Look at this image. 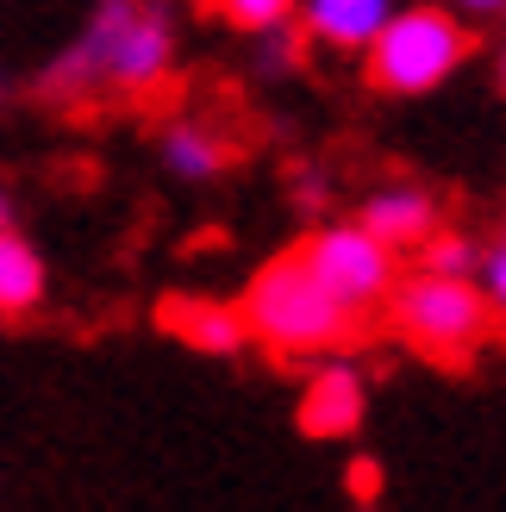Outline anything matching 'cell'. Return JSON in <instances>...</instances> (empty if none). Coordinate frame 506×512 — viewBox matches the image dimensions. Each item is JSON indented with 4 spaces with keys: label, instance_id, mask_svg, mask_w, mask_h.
<instances>
[{
    "label": "cell",
    "instance_id": "6da1fadb",
    "mask_svg": "<svg viewBox=\"0 0 506 512\" xmlns=\"http://www.w3.org/2000/svg\"><path fill=\"white\" fill-rule=\"evenodd\" d=\"M169 19L144 13L132 0H107L75 50L57 69H44V100H100V94H150L169 75Z\"/></svg>",
    "mask_w": 506,
    "mask_h": 512
},
{
    "label": "cell",
    "instance_id": "7a4b0ae2",
    "mask_svg": "<svg viewBox=\"0 0 506 512\" xmlns=\"http://www.w3.org/2000/svg\"><path fill=\"white\" fill-rule=\"evenodd\" d=\"M238 313H244V325L257 331L269 350H282V356L344 350V344H357L369 331V319L350 313V306L307 269L300 250H288V256H275V263L257 269V281H250V294H244Z\"/></svg>",
    "mask_w": 506,
    "mask_h": 512
},
{
    "label": "cell",
    "instance_id": "3957f363",
    "mask_svg": "<svg viewBox=\"0 0 506 512\" xmlns=\"http://www.w3.org/2000/svg\"><path fill=\"white\" fill-rule=\"evenodd\" d=\"M388 319L419 356H432V363H469L475 344H482L488 325H494V306H488V294H475L463 275L425 269V275L400 281L388 294Z\"/></svg>",
    "mask_w": 506,
    "mask_h": 512
},
{
    "label": "cell",
    "instance_id": "277c9868",
    "mask_svg": "<svg viewBox=\"0 0 506 512\" xmlns=\"http://www.w3.org/2000/svg\"><path fill=\"white\" fill-rule=\"evenodd\" d=\"M363 50H369V82L382 94H425L469 57L475 38L444 7H407V13H388L382 32Z\"/></svg>",
    "mask_w": 506,
    "mask_h": 512
},
{
    "label": "cell",
    "instance_id": "5b68a950",
    "mask_svg": "<svg viewBox=\"0 0 506 512\" xmlns=\"http://www.w3.org/2000/svg\"><path fill=\"white\" fill-rule=\"evenodd\" d=\"M300 256H307V269L332 288L357 319L382 313L388 294H394V250L363 232V225H338V232H319L300 244Z\"/></svg>",
    "mask_w": 506,
    "mask_h": 512
},
{
    "label": "cell",
    "instance_id": "8992f818",
    "mask_svg": "<svg viewBox=\"0 0 506 512\" xmlns=\"http://www.w3.org/2000/svg\"><path fill=\"white\" fill-rule=\"evenodd\" d=\"M157 319H163V331H175L188 350H207V356H232V350H244V338H250L244 313H238V306H225V300L169 294Z\"/></svg>",
    "mask_w": 506,
    "mask_h": 512
},
{
    "label": "cell",
    "instance_id": "52a82bcc",
    "mask_svg": "<svg viewBox=\"0 0 506 512\" xmlns=\"http://www.w3.org/2000/svg\"><path fill=\"white\" fill-rule=\"evenodd\" d=\"M363 425V381L350 369H319L307 400H300V431L307 438H350Z\"/></svg>",
    "mask_w": 506,
    "mask_h": 512
},
{
    "label": "cell",
    "instance_id": "ba28073f",
    "mask_svg": "<svg viewBox=\"0 0 506 512\" xmlns=\"http://www.w3.org/2000/svg\"><path fill=\"white\" fill-rule=\"evenodd\" d=\"M363 232H375L388 250H413L438 232V213H432V200L413 194V188H388V194H375L369 200V213H363Z\"/></svg>",
    "mask_w": 506,
    "mask_h": 512
},
{
    "label": "cell",
    "instance_id": "9c48e42d",
    "mask_svg": "<svg viewBox=\"0 0 506 512\" xmlns=\"http://www.w3.org/2000/svg\"><path fill=\"white\" fill-rule=\"evenodd\" d=\"M388 19V0H307V25L313 38L338 44V50H363Z\"/></svg>",
    "mask_w": 506,
    "mask_h": 512
},
{
    "label": "cell",
    "instance_id": "30bf717a",
    "mask_svg": "<svg viewBox=\"0 0 506 512\" xmlns=\"http://www.w3.org/2000/svg\"><path fill=\"white\" fill-rule=\"evenodd\" d=\"M38 300H44V263H38V250L0 225V319L32 313Z\"/></svg>",
    "mask_w": 506,
    "mask_h": 512
},
{
    "label": "cell",
    "instance_id": "8fae6325",
    "mask_svg": "<svg viewBox=\"0 0 506 512\" xmlns=\"http://www.w3.org/2000/svg\"><path fill=\"white\" fill-rule=\"evenodd\" d=\"M163 157H169V169L175 175H219L225 163L238 157L232 150V138H219L213 125H194V119H182V125H169V138H163Z\"/></svg>",
    "mask_w": 506,
    "mask_h": 512
},
{
    "label": "cell",
    "instance_id": "7c38bea8",
    "mask_svg": "<svg viewBox=\"0 0 506 512\" xmlns=\"http://www.w3.org/2000/svg\"><path fill=\"white\" fill-rule=\"evenodd\" d=\"M207 7L219 19H232L238 32H275V25L294 13V0H207Z\"/></svg>",
    "mask_w": 506,
    "mask_h": 512
},
{
    "label": "cell",
    "instance_id": "4fadbf2b",
    "mask_svg": "<svg viewBox=\"0 0 506 512\" xmlns=\"http://www.w3.org/2000/svg\"><path fill=\"white\" fill-rule=\"evenodd\" d=\"M469 263H475L469 238H450V232H432V238H425V269H438V275H469Z\"/></svg>",
    "mask_w": 506,
    "mask_h": 512
},
{
    "label": "cell",
    "instance_id": "5bb4252c",
    "mask_svg": "<svg viewBox=\"0 0 506 512\" xmlns=\"http://www.w3.org/2000/svg\"><path fill=\"white\" fill-rule=\"evenodd\" d=\"M344 488H350V500H382V469H375V463H350L344 469Z\"/></svg>",
    "mask_w": 506,
    "mask_h": 512
},
{
    "label": "cell",
    "instance_id": "9a60e30c",
    "mask_svg": "<svg viewBox=\"0 0 506 512\" xmlns=\"http://www.w3.org/2000/svg\"><path fill=\"white\" fill-rule=\"evenodd\" d=\"M488 300H500V313H506V244L494 250V263H488Z\"/></svg>",
    "mask_w": 506,
    "mask_h": 512
},
{
    "label": "cell",
    "instance_id": "2e32d148",
    "mask_svg": "<svg viewBox=\"0 0 506 512\" xmlns=\"http://www.w3.org/2000/svg\"><path fill=\"white\" fill-rule=\"evenodd\" d=\"M469 7H482V13H494V7H506V0H469Z\"/></svg>",
    "mask_w": 506,
    "mask_h": 512
},
{
    "label": "cell",
    "instance_id": "e0dca14e",
    "mask_svg": "<svg viewBox=\"0 0 506 512\" xmlns=\"http://www.w3.org/2000/svg\"><path fill=\"white\" fill-rule=\"evenodd\" d=\"M0 225H7V194H0Z\"/></svg>",
    "mask_w": 506,
    "mask_h": 512
},
{
    "label": "cell",
    "instance_id": "ac0fdd59",
    "mask_svg": "<svg viewBox=\"0 0 506 512\" xmlns=\"http://www.w3.org/2000/svg\"><path fill=\"white\" fill-rule=\"evenodd\" d=\"M500 82H506V63H500Z\"/></svg>",
    "mask_w": 506,
    "mask_h": 512
}]
</instances>
